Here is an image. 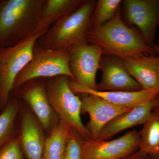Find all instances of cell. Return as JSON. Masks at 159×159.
<instances>
[{"instance_id": "obj_1", "label": "cell", "mask_w": 159, "mask_h": 159, "mask_svg": "<svg viewBox=\"0 0 159 159\" xmlns=\"http://www.w3.org/2000/svg\"><path fill=\"white\" fill-rule=\"evenodd\" d=\"M89 44L99 46L103 55L120 58L134 57L148 53L155 54L152 47L147 44L142 36L123 22L120 8L113 17L97 27H90L85 39Z\"/></svg>"}, {"instance_id": "obj_2", "label": "cell", "mask_w": 159, "mask_h": 159, "mask_svg": "<svg viewBox=\"0 0 159 159\" xmlns=\"http://www.w3.org/2000/svg\"><path fill=\"white\" fill-rule=\"evenodd\" d=\"M45 0H0V49L10 48L38 32Z\"/></svg>"}, {"instance_id": "obj_3", "label": "cell", "mask_w": 159, "mask_h": 159, "mask_svg": "<svg viewBox=\"0 0 159 159\" xmlns=\"http://www.w3.org/2000/svg\"><path fill=\"white\" fill-rule=\"evenodd\" d=\"M97 2L86 0L71 14L62 18L38 39L36 43L49 50L68 49L78 43H85Z\"/></svg>"}, {"instance_id": "obj_4", "label": "cell", "mask_w": 159, "mask_h": 159, "mask_svg": "<svg viewBox=\"0 0 159 159\" xmlns=\"http://www.w3.org/2000/svg\"><path fill=\"white\" fill-rule=\"evenodd\" d=\"M70 79L67 76H58L46 79L49 102L60 120L76 129L84 139H91L80 117L81 99L71 89Z\"/></svg>"}, {"instance_id": "obj_5", "label": "cell", "mask_w": 159, "mask_h": 159, "mask_svg": "<svg viewBox=\"0 0 159 159\" xmlns=\"http://www.w3.org/2000/svg\"><path fill=\"white\" fill-rule=\"evenodd\" d=\"M46 31L37 32L12 47L0 49V112L8 103L16 78L31 60L36 41Z\"/></svg>"}, {"instance_id": "obj_6", "label": "cell", "mask_w": 159, "mask_h": 159, "mask_svg": "<svg viewBox=\"0 0 159 159\" xmlns=\"http://www.w3.org/2000/svg\"><path fill=\"white\" fill-rule=\"evenodd\" d=\"M68 49L49 50L35 43L31 60L15 80L13 89L31 80L66 76L74 80L70 65Z\"/></svg>"}, {"instance_id": "obj_7", "label": "cell", "mask_w": 159, "mask_h": 159, "mask_svg": "<svg viewBox=\"0 0 159 159\" xmlns=\"http://www.w3.org/2000/svg\"><path fill=\"white\" fill-rule=\"evenodd\" d=\"M70 69L77 84L90 89H97L96 76L103 55L102 49L97 45L78 43L68 49Z\"/></svg>"}, {"instance_id": "obj_8", "label": "cell", "mask_w": 159, "mask_h": 159, "mask_svg": "<svg viewBox=\"0 0 159 159\" xmlns=\"http://www.w3.org/2000/svg\"><path fill=\"white\" fill-rule=\"evenodd\" d=\"M46 78L31 80L12 90L11 95L28 105L44 130L51 131L60 119L49 102L46 90Z\"/></svg>"}, {"instance_id": "obj_9", "label": "cell", "mask_w": 159, "mask_h": 159, "mask_svg": "<svg viewBox=\"0 0 159 159\" xmlns=\"http://www.w3.org/2000/svg\"><path fill=\"white\" fill-rule=\"evenodd\" d=\"M139 133L136 130L109 141L84 139L83 159H122L139 150Z\"/></svg>"}, {"instance_id": "obj_10", "label": "cell", "mask_w": 159, "mask_h": 159, "mask_svg": "<svg viewBox=\"0 0 159 159\" xmlns=\"http://www.w3.org/2000/svg\"><path fill=\"white\" fill-rule=\"evenodd\" d=\"M122 3L127 20L136 26L145 42L153 47L159 25V0H125Z\"/></svg>"}, {"instance_id": "obj_11", "label": "cell", "mask_w": 159, "mask_h": 159, "mask_svg": "<svg viewBox=\"0 0 159 159\" xmlns=\"http://www.w3.org/2000/svg\"><path fill=\"white\" fill-rule=\"evenodd\" d=\"M99 69L102 72V78L96 90L130 92L143 89L129 74L119 57L103 55Z\"/></svg>"}, {"instance_id": "obj_12", "label": "cell", "mask_w": 159, "mask_h": 159, "mask_svg": "<svg viewBox=\"0 0 159 159\" xmlns=\"http://www.w3.org/2000/svg\"><path fill=\"white\" fill-rule=\"evenodd\" d=\"M81 95V114L89 116L85 127L92 140L97 139L101 129L112 119L131 109L114 105L93 94Z\"/></svg>"}, {"instance_id": "obj_13", "label": "cell", "mask_w": 159, "mask_h": 159, "mask_svg": "<svg viewBox=\"0 0 159 159\" xmlns=\"http://www.w3.org/2000/svg\"><path fill=\"white\" fill-rule=\"evenodd\" d=\"M70 87L77 94L96 95L111 104L119 107L132 109L154 100L159 95V89L137 91H98L84 87L70 79Z\"/></svg>"}, {"instance_id": "obj_14", "label": "cell", "mask_w": 159, "mask_h": 159, "mask_svg": "<svg viewBox=\"0 0 159 159\" xmlns=\"http://www.w3.org/2000/svg\"><path fill=\"white\" fill-rule=\"evenodd\" d=\"M18 128L23 153L27 159H42L46 137L44 129L30 109H23Z\"/></svg>"}, {"instance_id": "obj_15", "label": "cell", "mask_w": 159, "mask_h": 159, "mask_svg": "<svg viewBox=\"0 0 159 159\" xmlns=\"http://www.w3.org/2000/svg\"><path fill=\"white\" fill-rule=\"evenodd\" d=\"M156 99L115 117L101 129L96 140H107L122 131L144 124L156 105Z\"/></svg>"}, {"instance_id": "obj_16", "label": "cell", "mask_w": 159, "mask_h": 159, "mask_svg": "<svg viewBox=\"0 0 159 159\" xmlns=\"http://www.w3.org/2000/svg\"><path fill=\"white\" fill-rule=\"evenodd\" d=\"M129 74L143 89H159V72L144 54L120 58Z\"/></svg>"}, {"instance_id": "obj_17", "label": "cell", "mask_w": 159, "mask_h": 159, "mask_svg": "<svg viewBox=\"0 0 159 159\" xmlns=\"http://www.w3.org/2000/svg\"><path fill=\"white\" fill-rule=\"evenodd\" d=\"M86 0H45L37 31H47L54 23L79 9Z\"/></svg>"}, {"instance_id": "obj_18", "label": "cell", "mask_w": 159, "mask_h": 159, "mask_svg": "<svg viewBox=\"0 0 159 159\" xmlns=\"http://www.w3.org/2000/svg\"><path fill=\"white\" fill-rule=\"evenodd\" d=\"M23 104L20 99L11 95L7 105L0 112V148L19 134L17 119Z\"/></svg>"}, {"instance_id": "obj_19", "label": "cell", "mask_w": 159, "mask_h": 159, "mask_svg": "<svg viewBox=\"0 0 159 159\" xmlns=\"http://www.w3.org/2000/svg\"><path fill=\"white\" fill-rule=\"evenodd\" d=\"M60 120L46 137L42 159H64L66 142L70 128Z\"/></svg>"}, {"instance_id": "obj_20", "label": "cell", "mask_w": 159, "mask_h": 159, "mask_svg": "<svg viewBox=\"0 0 159 159\" xmlns=\"http://www.w3.org/2000/svg\"><path fill=\"white\" fill-rule=\"evenodd\" d=\"M140 135L139 150L148 156L159 153V112H152L143 124Z\"/></svg>"}, {"instance_id": "obj_21", "label": "cell", "mask_w": 159, "mask_h": 159, "mask_svg": "<svg viewBox=\"0 0 159 159\" xmlns=\"http://www.w3.org/2000/svg\"><path fill=\"white\" fill-rule=\"evenodd\" d=\"M121 0H99L93 12L90 27H97L110 20L121 6Z\"/></svg>"}, {"instance_id": "obj_22", "label": "cell", "mask_w": 159, "mask_h": 159, "mask_svg": "<svg viewBox=\"0 0 159 159\" xmlns=\"http://www.w3.org/2000/svg\"><path fill=\"white\" fill-rule=\"evenodd\" d=\"M84 140V139L76 129L71 127L66 142L64 159H83Z\"/></svg>"}, {"instance_id": "obj_23", "label": "cell", "mask_w": 159, "mask_h": 159, "mask_svg": "<svg viewBox=\"0 0 159 159\" xmlns=\"http://www.w3.org/2000/svg\"><path fill=\"white\" fill-rule=\"evenodd\" d=\"M0 159H24L19 135L0 148Z\"/></svg>"}, {"instance_id": "obj_24", "label": "cell", "mask_w": 159, "mask_h": 159, "mask_svg": "<svg viewBox=\"0 0 159 159\" xmlns=\"http://www.w3.org/2000/svg\"><path fill=\"white\" fill-rule=\"evenodd\" d=\"M121 159H149V156L138 150L129 156Z\"/></svg>"}, {"instance_id": "obj_25", "label": "cell", "mask_w": 159, "mask_h": 159, "mask_svg": "<svg viewBox=\"0 0 159 159\" xmlns=\"http://www.w3.org/2000/svg\"><path fill=\"white\" fill-rule=\"evenodd\" d=\"M146 57L148 61L155 67L159 72V55L158 56H155V55H149L146 56Z\"/></svg>"}, {"instance_id": "obj_26", "label": "cell", "mask_w": 159, "mask_h": 159, "mask_svg": "<svg viewBox=\"0 0 159 159\" xmlns=\"http://www.w3.org/2000/svg\"><path fill=\"white\" fill-rule=\"evenodd\" d=\"M156 99V105L155 107L153 110L159 112V95L157 97Z\"/></svg>"}, {"instance_id": "obj_27", "label": "cell", "mask_w": 159, "mask_h": 159, "mask_svg": "<svg viewBox=\"0 0 159 159\" xmlns=\"http://www.w3.org/2000/svg\"><path fill=\"white\" fill-rule=\"evenodd\" d=\"M152 48H153L154 50L155 53H157V54H158L159 55V46L155 44L153 47H152Z\"/></svg>"}, {"instance_id": "obj_28", "label": "cell", "mask_w": 159, "mask_h": 159, "mask_svg": "<svg viewBox=\"0 0 159 159\" xmlns=\"http://www.w3.org/2000/svg\"><path fill=\"white\" fill-rule=\"evenodd\" d=\"M149 159H159V153L155 155L149 156Z\"/></svg>"}, {"instance_id": "obj_29", "label": "cell", "mask_w": 159, "mask_h": 159, "mask_svg": "<svg viewBox=\"0 0 159 159\" xmlns=\"http://www.w3.org/2000/svg\"><path fill=\"white\" fill-rule=\"evenodd\" d=\"M157 45H158L159 46V39H158V43L157 44Z\"/></svg>"}]
</instances>
